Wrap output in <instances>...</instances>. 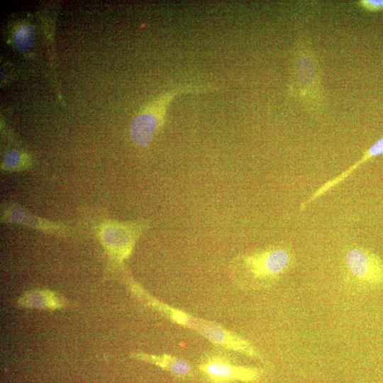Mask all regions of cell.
I'll use <instances>...</instances> for the list:
<instances>
[{"instance_id":"6da1fadb","label":"cell","mask_w":383,"mask_h":383,"mask_svg":"<svg viewBox=\"0 0 383 383\" xmlns=\"http://www.w3.org/2000/svg\"><path fill=\"white\" fill-rule=\"evenodd\" d=\"M294 263L291 250L282 245H273L237 257L231 263L235 278L246 275L255 281L267 282L277 279Z\"/></svg>"},{"instance_id":"7a4b0ae2","label":"cell","mask_w":383,"mask_h":383,"mask_svg":"<svg viewBox=\"0 0 383 383\" xmlns=\"http://www.w3.org/2000/svg\"><path fill=\"white\" fill-rule=\"evenodd\" d=\"M146 221H108L99 228V238L109 258L110 270L122 267L135 245L148 228Z\"/></svg>"},{"instance_id":"3957f363","label":"cell","mask_w":383,"mask_h":383,"mask_svg":"<svg viewBox=\"0 0 383 383\" xmlns=\"http://www.w3.org/2000/svg\"><path fill=\"white\" fill-rule=\"evenodd\" d=\"M151 307L174 323L196 331L212 343L225 349L233 350L239 344V335L214 322L196 318L157 299L152 302Z\"/></svg>"},{"instance_id":"277c9868","label":"cell","mask_w":383,"mask_h":383,"mask_svg":"<svg viewBox=\"0 0 383 383\" xmlns=\"http://www.w3.org/2000/svg\"><path fill=\"white\" fill-rule=\"evenodd\" d=\"M346 270L352 280L366 287L383 286V260L370 250L354 247L345 256Z\"/></svg>"},{"instance_id":"5b68a950","label":"cell","mask_w":383,"mask_h":383,"mask_svg":"<svg viewBox=\"0 0 383 383\" xmlns=\"http://www.w3.org/2000/svg\"><path fill=\"white\" fill-rule=\"evenodd\" d=\"M177 89L167 93L148 106L133 121L131 126V137L133 142L141 148L147 147L155 134L162 128L165 121L167 104L179 92H184L187 89Z\"/></svg>"},{"instance_id":"8992f818","label":"cell","mask_w":383,"mask_h":383,"mask_svg":"<svg viewBox=\"0 0 383 383\" xmlns=\"http://www.w3.org/2000/svg\"><path fill=\"white\" fill-rule=\"evenodd\" d=\"M199 370L211 383L252 382L260 374L259 370L255 368L235 365L226 356L216 354L203 358Z\"/></svg>"},{"instance_id":"52a82bcc","label":"cell","mask_w":383,"mask_h":383,"mask_svg":"<svg viewBox=\"0 0 383 383\" xmlns=\"http://www.w3.org/2000/svg\"><path fill=\"white\" fill-rule=\"evenodd\" d=\"M1 218L3 222L19 224L54 234H62L66 228L62 225L39 218L14 204L3 205Z\"/></svg>"},{"instance_id":"ba28073f","label":"cell","mask_w":383,"mask_h":383,"mask_svg":"<svg viewBox=\"0 0 383 383\" xmlns=\"http://www.w3.org/2000/svg\"><path fill=\"white\" fill-rule=\"evenodd\" d=\"M17 303L24 308L50 311L65 309L72 305V302L62 295L49 289L28 291L18 299Z\"/></svg>"},{"instance_id":"9c48e42d","label":"cell","mask_w":383,"mask_h":383,"mask_svg":"<svg viewBox=\"0 0 383 383\" xmlns=\"http://www.w3.org/2000/svg\"><path fill=\"white\" fill-rule=\"evenodd\" d=\"M383 154V137L367 149L355 164L335 177L327 181L319 187L304 202L300 205V210H304L307 206L319 198L333 187L345 180L354 170L370 159Z\"/></svg>"},{"instance_id":"30bf717a","label":"cell","mask_w":383,"mask_h":383,"mask_svg":"<svg viewBox=\"0 0 383 383\" xmlns=\"http://www.w3.org/2000/svg\"><path fill=\"white\" fill-rule=\"evenodd\" d=\"M131 357L154 365L178 377H186L192 374V367L188 362L170 355L134 352L131 354Z\"/></svg>"},{"instance_id":"8fae6325","label":"cell","mask_w":383,"mask_h":383,"mask_svg":"<svg viewBox=\"0 0 383 383\" xmlns=\"http://www.w3.org/2000/svg\"><path fill=\"white\" fill-rule=\"evenodd\" d=\"M16 150L9 151L4 156L1 168L6 171H18L30 166L29 160Z\"/></svg>"},{"instance_id":"7c38bea8","label":"cell","mask_w":383,"mask_h":383,"mask_svg":"<svg viewBox=\"0 0 383 383\" xmlns=\"http://www.w3.org/2000/svg\"><path fill=\"white\" fill-rule=\"evenodd\" d=\"M34 38L33 28L30 25H23L14 35V43L18 50L25 52L31 48Z\"/></svg>"},{"instance_id":"4fadbf2b","label":"cell","mask_w":383,"mask_h":383,"mask_svg":"<svg viewBox=\"0 0 383 383\" xmlns=\"http://www.w3.org/2000/svg\"><path fill=\"white\" fill-rule=\"evenodd\" d=\"M359 5L365 10L370 12L383 11V0H361Z\"/></svg>"}]
</instances>
